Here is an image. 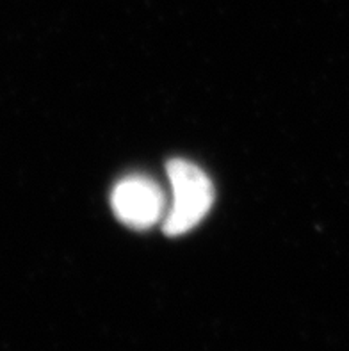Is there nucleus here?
<instances>
[{"instance_id": "f03ea898", "label": "nucleus", "mask_w": 349, "mask_h": 351, "mask_svg": "<svg viewBox=\"0 0 349 351\" xmlns=\"http://www.w3.org/2000/svg\"><path fill=\"white\" fill-rule=\"evenodd\" d=\"M116 218L130 228H150L166 213L160 187L148 177L132 175L116 184L111 196Z\"/></svg>"}, {"instance_id": "f257e3e1", "label": "nucleus", "mask_w": 349, "mask_h": 351, "mask_svg": "<svg viewBox=\"0 0 349 351\" xmlns=\"http://www.w3.org/2000/svg\"><path fill=\"white\" fill-rule=\"evenodd\" d=\"M168 178L173 202L166 210L164 232L168 236H182L207 216L214 202V187L198 166L182 159L169 160Z\"/></svg>"}]
</instances>
